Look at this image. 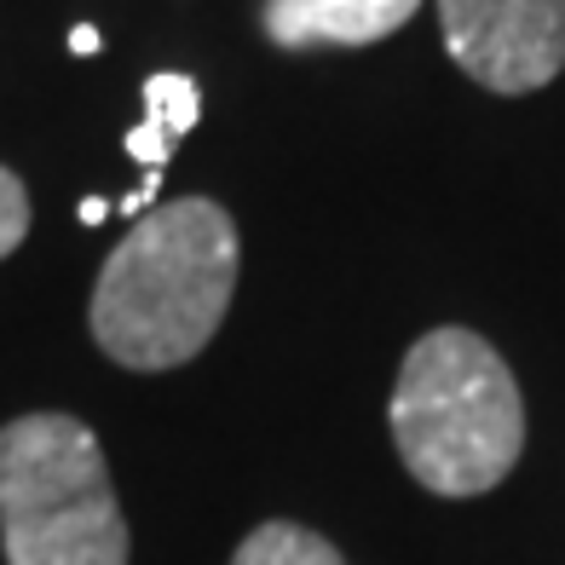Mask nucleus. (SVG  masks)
I'll return each instance as SVG.
<instances>
[{"label": "nucleus", "mask_w": 565, "mask_h": 565, "mask_svg": "<svg viewBox=\"0 0 565 565\" xmlns=\"http://www.w3.org/2000/svg\"><path fill=\"white\" fill-rule=\"evenodd\" d=\"M237 220L209 196L145 209L93 282V341L121 370H179L220 335L237 295Z\"/></svg>", "instance_id": "nucleus-1"}, {"label": "nucleus", "mask_w": 565, "mask_h": 565, "mask_svg": "<svg viewBox=\"0 0 565 565\" xmlns=\"http://www.w3.org/2000/svg\"><path fill=\"white\" fill-rule=\"evenodd\" d=\"M393 445L433 497H484L525 450V398L502 352L461 323L427 329L393 387Z\"/></svg>", "instance_id": "nucleus-2"}, {"label": "nucleus", "mask_w": 565, "mask_h": 565, "mask_svg": "<svg viewBox=\"0 0 565 565\" xmlns=\"http://www.w3.org/2000/svg\"><path fill=\"white\" fill-rule=\"evenodd\" d=\"M7 565H127V520L93 427L35 409L0 427Z\"/></svg>", "instance_id": "nucleus-3"}, {"label": "nucleus", "mask_w": 565, "mask_h": 565, "mask_svg": "<svg viewBox=\"0 0 565 565\" xmlns=\"http://www.w3.org/2000/svg\"><path fill=\"white\" fill-rule=\"evenodd\" d=\"M445 46L491 93H536L565 70V0H439Z\"/></svg>", "instance_id": "nucleus-4"}, {"label": "nucleus", "mask_w": 565, "mask_h": 565, "mask_svg": "<svg viewBox=\"0 0 565 565\" xmlns=\"http://www.w3.org/2000/svg\"><path fill=\"white\" fill-rule=\"evenodd\" d=\"M422 0H266L260 23L277 46H370L381 35L404 30Z\"/></svg>", "instance_id": "nucleus-5"}, {"label": "nucleus", "mask_w": 565, "mask_h": 565, "mask_svg": "<svg viewBox=\"0 0 565 565\" xmlns=\"http://www.w3.org/2000/svg\"><path fill=\"white\" fill-rule=\"evenodd\" d=\"M196 82L191 75H150L145 82V121L127 134V157H134L145 168L139 179V191H127L110 202V214H145V209H157V185H162V173H168V157H173V145L196 127Z\"/></svg>", "instance_id": "nucleus-6"}, {"label": "nucleus", "mask_w": 565, "mask_h": 565, "mask_svg": "<svg viewBox=\"0 0 565 565\" xmlns=\"http://www.w3.org/2000/svg\"><path fill=\"white\" fill-rule=\"evenodd\" d=\"M231 565H347V559H341L335 543H323L318 531H306L295 520H266L237 543Z\"/></svg>", "instance_id": "nucleus-7"}, {"label": "nucleus", "mask_w": 565, "mask_h": 565, "mask_svg": "<svg viewBox=\"0 0 565 565\" xmlns=\"http://www.w3.org/2000/svg\"><path fill=\"white\" fill-rule=\"evenodd\" d=\"M23 237H30V191L12 168H0V260L18 254Z\"/></svg>", "instance_id": "nucleus-8"}, {"label": "nucleus", "mask_w": 565, "mask_h": 565, "mask_svg": "<svg viewBox=\"0 0 565 565\" xmlns=\"http://www.w3.org/2000/svg\"><path fill=\"white\" fill-rule=\"evenodd\" d=\"M70 53H98V30H93V23H75V35H70Z\"/></svg>", "instance_id": "nucleus-9"}]
</instances>
